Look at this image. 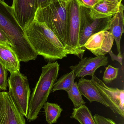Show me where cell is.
<instances>
[{"label": "cell", "instance_id": "obj_1", "mask_svg": "<svg viewBox=\"0 0 124 124\" xmlns=\"http://www.w3.org/2000/svg\"><path fill=\"white\" fill-rule=\"evenodd\" d=\"M25 35L38 55L54 62L67 57L63 45L45 25L34 20L24 30Z\"/></svg>", "mask_w": 124, "mask_h": 124}, {"label": "cell", "instance_id": "obj_2", "mask_svg": "<svg viewBox=\"0 0 124 124\" xmlns=\"http://www.w3.org/2000/svg\"><path fill=\"white\" fill-rule=\"evenodd\" d=\"M59 70V65L57 62L48 63L42 67L39 79L30 97L27 118L29 121L38 118L51 92Z\"/></svg>", "mask_w": 124, "mask_h": 124}, {"label": "cell", "instance_id": "obj_3", "mask_svg": "<svg viewBox=\"0 0 124 124\" xmlns=\"http://www.w3.org/2000/svg\"><path fill=\"white\" fill-rule=\"evenodd\" d=\"M69 2L58 1L44 8H38L34 19L53 32L65 49L67 43Z\"/></svg>", "mask_w": 124, "mask_h": 124}, {"label": "cell", "instance_id": "obj_4", "mask_svg": "<svg viewBox=\"0 0 124 124\" xmlns=\"http://www.w3.org/2000/svg\"><path fill=\"white\" fill-rule=\"evenodd\" d=\"M0 28L11 41L14 50H20L28 44L24 30L15 19L11 6L3 0H0Z\"/></svg>", "mask_w": 124, "mask_h": 124}, {"label": "cell", "instance_id": "obj_5", "mask_svg": "<svg viewBox=\"0 0 124 124\" xmlns=\"http://www.w3.org/2000/svg\"><path fill=\"white\" fill-rule=\"evenodd\" d=\"M8 92L17 108L27 118L31 90L27 77L20 71L10 73L8 78Z\"/></svg>", "mask_w": 124, "mask_h": 124}, {"label": "cell", "instance_id": "obj_6", "mask_svg": "<svg viewBox=\"0 0 124 124\" xmlns=\"http://www.w3.org/2000/svg\"><path fill=\"white\" fill-rule=\"evenodd\" d=\"M81 25L80 6L76 0L69 2L67 28V43L65 48L67 54H73L82 59L84 53L79 46Z\"/></svg>", "mask_w": 124, "mask_h": 124}, {"label": "cell", "instance_id": "obj_7", "mask_svg": "<svg viewBox=\"0 0 124 124\" xmlns=\"http://www.w3.org/2000/svg\"><path fill=\"white\" fill-rule=\"evenodd\" d=\"M89 9L80 6L81 25L79 34V46L84 54V47L87 41L92 35L103 31H108L110 20L112 16L94 19L89 14Z\"/></svg>", "mask_w": 124, "mask_h": 124}, {"label": "cell", "instance_id": "obj_8", "mask_svg": "<svg viewBox=\"0 0 124 124\" xmlns=\"http://www.w3.org/2000/svg\"><path fill=\"white\" fill-rule=\"evenodd\" d=\"M91 81L97 88L101 96L114 113L124 117V90L109 87L95 75Z\"/></svg>", "mask_w": 124, "mask_h": 124}, {"label": "cell", "instance_id": "obj_9", "mask_svg": "<svg viewBox=\"0 0 124 124\" xmlns=\"http://www.w3.org/2000/svg\"><path fill=\"white\" fill-rule=\"evenodd\" d=\"M11 7L16 20L24 31L34 20L38 0H13Z\"/></svg>", "mask_w": 124, "mask_h": 124}, {"label": "cell", "instance_id": "obj_10", "mask_svg": "<svg viewBox=\"0 0 124 124\" xmlns=\"http://www.w3.org/2000/svg\"><path fill=\"white\" fill-rule=\"evenodd\" d=\"M0 124H25L8 92H0Z\"/></svg>", "mask_w": 124, "mask_h": 124}, {"label": "cell", "instance_id": "obj_11", "mask_svg": "<svg viewBox=\"0 0 124 124\" xmlns=\"http://www.w3.org/2000/svg\"><path fill=\"white\" fill-rule=\"evenodd\" d=\"M114 40L109 31H103L90 37L84 47L96 56H104L111 50Z\"/></svg>", "mask_w": 124, "mask_h": 124}, {"label": "cell", "instance_id": "obj_12", "mask_svg": "<svg viewBox=\"0 0 124 124\" xmlns=\"http://www.w3.org/2000/svg\"><path fill=\"white\" fill-rule=\"evenodd\" d=\"M108 57L106 56L96 57H85L81 59L78 63L70 67L74 71L76 77L82 78L86 76H93L96 70L102 66H105L108 63Z\"/></svg>", "mask_w": 124, "mask_h": 124}, {"label": "cell", "instance_id": "obj_13", "mask_svg": "<svg viewBox=\"0 0 124 124\" xmlns=\"http://www.w3.org/2000/svg\"><path fill=\"white\" fill-rule=\"evenodd\" d=\"M124 7L122 2L116 0H100L89 12L93 19L105 18L113 16Z\"/></svg>", "mask_w": 124, "mask_h": 124}, {"label": "cell", "instance_id": "obj_14", "mask_svg": "<svg viewBox=\"0 0 124 124\" xmlns=\"http://www.w3.org/2000/svg\"><path fill=\"white\" fill-rule=\"evenodd\" d=\"M16 52L9 44H0V63L10 73L20 71V63Z\"/></svg>", "mask_w": 124, "mask_h": 124}, {"label": "cell", "instance_id": "obj_15", "mask_svg": "<svg viewBox=\"0 0 124 124\" xmlns=\"http://www.w3.org/2000/svg\"><path fill=\"white\" fill-rule=\"evenodd\" d=\"M77 85L81 94L83 95L90 103L98 102L108 108L107 103L91 80L82 77L79 80Z\"/></svg>", "mask_w": 124, "mask_h": 124}, {"label": "cell", "instance_id": "obj_16", "mask_svg": "<svg viewBox=\"0 0 124 124\" xmlns=\"http://www.w3.org/2000/svg\"><path fill=\"white\" fill-rule=\"evenodd\" d=\"M124 7L112 16L110 20L109 31L116 41L118 54L122 55L121 52L120 42L122 34L124 32Z\"/></svg>", "mask_w": 124, "mask_h": 124}, {"label": "cell", "instance_id": "obj_17", "mask_svg": "<svg viewBox=\"0 0 124 124\" xmlns=\"http://www.w3.org/2000/svg\"><path fill=\"white\" fill-rule=\"evenodd\" d=\"M70 118L77 120L81 124H96L91 111L85 105L73 108Z\"/></svg>", "mask_w": 124, "mask_h": 124}, {"label": "cell", "instance_id": "obj_18", "mask_svg": "<svg viewBox=\"0 0 124 124\" xmlns=\"http://www.w3.org/2000/svg\"><path fill=\"white\" fill-rule=\"evenodd\" d=\"M43 108L47 123L52 124L57 123L63 111V109L57 103L47 102Z\"/></svg>", "mask_w": 124, "mask_h": 124}, {"label": "cell", "instance_id": "obj_19", "mask_svg": "<svg viewBox=\"0 0 124 124\" xmlns=\"http://www.w3.org/2000/svg\"><path fill=\"white\" fill-rule=\"evenodd\" d=\"M76 77L73 71L72 70L70 73L64 74L55 82L51 90L52 92L59 90H64L67 92L73 85Z\"/></svg>", "mask_w": 124, "mask_h": 124}, {"label": "cell", "instance_id": "obj_20", "mask_svg": "<svg viewBox=\"0 0 124 124\" xmlns=\"http://www.w3.org/2000/svg\"><path fill=\"white\" fill-rule=\"evenodd\" d=\"M77 82H74L70 89L67 92L69 99L71 101L75 108H79L83 105H85L86 102L82 96L77 85Z\"/></svg>", "mask_w": 124, "mask_h": 124}, {"label": "cell", "instance_id": "obj_21", "mask_svg": "<svg viewBox=\"0 0 124 124\" xmlns=\"http://www.w3.org/2000/svg\"><path fill=\"white\" fill-rule=\"evenodd\" d=\"M119 69L114 68L110 65L106 67L103 75V82L105 83H110L117 78L118 73Z\"/></svg>", "mask_w": 124, "mask_h": 124}, {"label": "cell", "instance_id": "obj_22", "mask_svg": "<svg viewBox=\"0 0 124 124\" xmlns=\"http://www.w3.org/2000/svg\"><path fill=\"white\" fill-rule=\"evenodd\" d=\"M8 71L0 63V92L7 90Z\"/></svg>", "mask_w": 124, "mask_h": 124}, {"label": "cell", "instance_id": "obj_23", "mask_svg": "<svg viewBox=\"0 0 124 124\" xmlns=\"http://www.w3.org/2000/svg\"><path fill=\"white\" fill-rule=\"evenodd\" d=\"M80 6L87 9L93 7L100 0H76Z\"/></svg>", "mask_w": 124, "mask_h": 124}, {"label": "cell", "instance_id": "obj_24", "mask_svg": "<svg viewBox=\"0 0 124 124\" xmlns=\"http://www.w3.org/2000/svg\"><path fill=\"white\" fill-rule=\"evenodd\" d=\"M93 117L96 124H116L112 119L98 114H95Z\"/></svg>", "mask_w": 124, "mask_h": 124}, {"label": "cell", "instance_id": "obj_25", "mask_svg": "<svg viewBox=\"0 0 124 124\" xmlns=\"http://www.w3.org/2000/svg\"><path fill=\"white\" fill-rule=\"evenodd\" d=\"M71 0H38V8H43L49 6L50 4L58 1L69 2Z\"/></svg>", "mask_w": 124, "mask_h": 124}, {"label": "cell", "instance_id": "obj_26", "mask_svg": "<svg viewBox=\"0 0 124 124\" xmlns=\"http://www.w3.org/2000/svg\"><path fill=\"white\" fill-rule=\"evenodd\" d=\"M0 44H9L12 46V44L5 33L0 28Z\"/></svg>", "mask_w": 124, "mask_h": 124}, {"label": "cell", "instance_id": "obj_27", "mask_svg": "<svg viewBox=\"0 0 124 124\" xmlns=\"http://www.w3.org/2000/svg\"><path fill=\"white\" fill-rule=\"evenodd\" d=\"M108 53L110 56L112 61H117L120 63L121 65H122V60H123V57H122V55H119L118 54L117 55H116L114 54L111 50Z\"/></svg>", "mask_w": 124, "mask_h": 124}, {"label": "cell", "instance_id": "obj_28", "mask_svg": "<svg viewBox=\"0 0 124 124\" xmlns=\"http://www.w3.org/2000/svg\"><path fill=\"white\" fill-rule=\"evenodd\" d=\"M116 0L118 1H119V2H122L123 0Z\"/></svg>", "mask_w": 124, "mask_h": 124}, {"label": "cell", "instance_id": "obj_29", "mask_svg": "<svg viewBox=\"0 0 124 124\" xmlns=\"http://www.w3.org/2000/svg\"></svg>", "mask_w": 124, "mask_h": 124}]
</instances>
